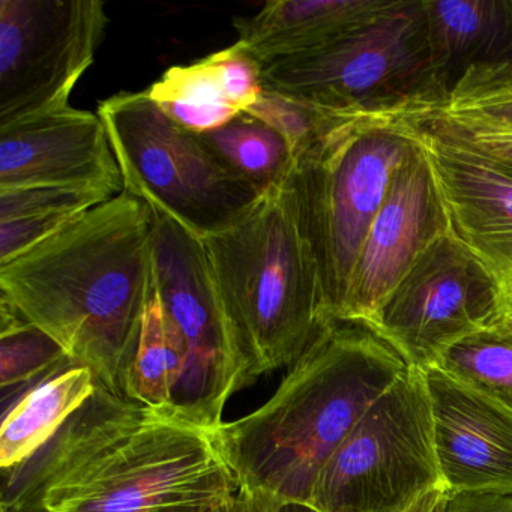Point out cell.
<instances>
[{"label":"cell","instance_id":"obj_30","mask_svg":"<svg viewBox=\"0 0 512 512\" xmlns=\"http://www.w3.org/2000/svg\"><path fill=\"white\" fill-rule=\"evenodd\" d=\"M446 491L436 490L433 493L427 494L422 497L415 506L407 509L406 512H443L446 502Z\"/></svg>","mask_w":512,"mask_h":512},{"label":"cell","instance_id":"obj_24","mask_svg":"<svg viewBox=\"0 0 512 512\" xmlns=\"http://www.w3.org/2000/svg\"><path fill=\"white\" fill-rule=\"evenodd\" d=\"M73 361L61 344L0 298V385L8 388L32 385L50 371Z\"/></svg>","mask_w":512,"mask_h":512},{"label":"cell","instance_id":"obj_22","mask_svg":"<svg viewBox=\"0 0 512 512\" xmlns=\"http://www.w3.org/2000/svg\"><path fill=\"white\" fill-rule=\"evenodd\" d=\"M200 136L233 173L260 191L290 175L292 157L283 137L248 113L241 112L229 124Z\"/></svg>","mask_w":512,"mask_h":512},{"label":"cell","instance_id":"obj_15","mask_svg":"<svg viewBox=\"0 0 512 512\" xmlns=\"http://www.w3.org/2000/svg\"><path fill=\"white\" fill-rule=\"evenodd\" d=\"M448 494H512V410L440 368L425 370Z\"/></svg>","mask_w":512,"mask_h":512},{"label":"cell","instance_id":"obj_13","mask_svg":"<svg viewBox=\"0 0 512 512\" xmlns=\"http://www.w3.org/2000/svg\"><path fill=\"white\" fill-rule=\"evenodd\" d=\"M412 142L371 224L335 322L373 328L404 275L449 230L430 164L421 146Z\"/></svg>","mask_w":512,"mask_h":512},{"label":"cell","instance_id":"obj_20","mask_svg":"<svg viewBox=\"0 0 512 512\" xmlns=\"http://www.w3.org/2000/svg\"><path fill=\"white\" fill-rule=\"evenodd\" d=\"M385 112L442 119L512 134V59L467 68L445 97Z\"/></svg>","mask_w":512,"mask_h":512},{"label":"cell","instance_id":"obj_29","mask_svg":"<svg viewBox=\"0 0 512 512\" xmlns=\"http://www.w3.org/2000/svg\"><path fill=\"white\" fill-rule=\"evenodd\" d=\"M443 512H512V494H448Z\"/></svg>","mask_w":512,"mask_h":512},{"label":"cell","instance_id":"obj_21","mask_svg":"<svg viewBox=\"0 0 512 512\" xmlns=\"http://www.w3.org/2000/svg\"><path fill=\"white\" fill-rule=\"evenodd\" d=\"M185 365L184 344L154 292L146 308L136 355L125 377V397L152 409H173Z\"/></svg>","mask_w":512,"mask_h":512},{"label":"cell","instance_id":"obj_8","mask_svg":"<svg viewBox=\"0 0 512 512\" xmlns=\"http://www.w3.org/2000/svg\"><path fill=\"white\" fill-rule=\"evenodd\" d=\"M443 490L425 371L407 370L329 458L308 505L317 512H406Z\"/></svg>","mask_w":512,"mask_h":512},{"label":"cell","instance_id":"obj_32","mask_svg":"<svg viewBox=\"0 0 512 512\" xmlns=\"http://www.w3.org/2000/svg\"><path fill=\"white\" fill-rule=\"evenodd\" d=\"M509 2H511V10H512V0H509Z\"/></svg>","mask_w":512,"mask_h":512},{"label":"cell","instance_id":"obj_19","mask_svg":"<svg viewBox=\"0 0 512 512\" xmlns=\"http://www.w3.org/2000/svg\"><path fill=\"white\" fill-rule=\"evenodd\" d=\"M263 65L236 41L190 65L169 68L146 94L157 104L229 106L245 112L265 91Z\"/></svg>","mask_w":512,"mask_h":512},{"label":"cell","instance_id":"obj_12","mask_svg":"<svg viewBox=\"0 0 512 512\" xmlns=\"http://www.w3.org/2000/svg\"><path fill=\"white\" fill-rule=\"evenodd\" d=\"M365 119L401 131L421 146L449 229L493 281L496 322L512 325V173L424 125Z\"/></svg>","mask_w":512,"mask_h":512},{"label":"cell","instance_id":"obj_28","mask_svg":"<svg viewBox=\"0 0 512 512\" xmlns=\"http://www.w3.org/2000/svg\"><path fill=\"white\" fill-rule=\"evenodd\" d=\"M275 500L239 490L235 496L203 505L167 506L149 512H274Z\"/></svg>","mask_w":512,"mask_h":512},{"label":"cell","instance_id":"obj_7","mask_svg":"<svg viewBox=\"0 0 512 512\" xmlns=\"http://www.w3.org/2000/svg\"><path fill=\"white\" fill-rule=\"evenodd\" d=\"M269 91L341 118L385 112L443 94L434 80L422 0L394 10L313 53L263 65Z\"/></svg>","mask_w":512,"mask_h":512},{"label":"cell","instance_id":"obj_3","mask_svg":"<svg viewBox=\"0 0 512 512\" xmlns=\"http://www.w3.org/2000/svg\"><path fill=\"white\" fill-rule=\"evenodd\" d=\"M406 370L368 326L329 323L265 404L215 430L241 490L308 505L329 458Z\"/></svg>","mask_w":512,"mask_h":512},{"label":"cell","instance_id":"obj_17","mask_svg":"<svg viewBox=\"0 0 512 512\" xmlns=\"http://www.w3.org/2000/svg\"><path fill=\"white\" fill-rule=\"evenodd\" d=\"M434 80L445 97L476 64L512 59L509 0H422Z\"/></svg>","mask_w":512,"mask_h":512},{"label":"cell","instance_id":"obj_16","mask_svg":"<svg viewBox=\"0 0 512 512\" xmlns=\"http://www.w3.org/2000/svg\"><path fill=\"white\" fill-rule=\"evenodd\" d=\"M400 0H272L233 20L238 41L262 65L317 52L370 25Z\"/></svg>","mask_w":512,"mask_h":512},{"label":"cell","instance_id":"obj_1","mask_svg":"<svg viewBox=\"0 0 512 512\" xmlns=\"http://www.w3.org/2000/svg\"><path fill=\"white\" fill-rule=\"evenodd\" d=\"M239 490L215 430L100 383L41 451L4 472L2 512H149Z\"/></svg>","mask_w":512,"mask_h":512},{"label":"cell","instance_id":"obj_4","mask_svg":"<svg viewBox=\"0 0 512 512\" xmlns=\"http://www.w3.org/2000/svg\"><path fill=\"white\" fill-rule=\"evenodd\" d=\"M247 386L292 367L328 326L322 277L289 176L226 229L202 239Z\"/></svg>","mask_w":512,"mask_h":512},{"label":"cell","instance_id":"obj_10","mask_svg":"<svg viewBox=\"0 0 512 512\" xmlns=\"http://www.w3.org/2000/svg\"><path fill=\"white\" fill-rule=\"evenodd\" d=\"M107 26L100 0H0V127L70 106Z\"/></svg>","mask_w":512,"mask_h":512},{"label":"cell","instance_id":"obj_11","mask_svg":"<svg viewBox=\"0 0 512 512\" xmlns=\"http://www.w3.org/2000/svg\"><path fill=\"white\" fill-rule=\"evenodd\" d=\"M496 320L493 281L449 229L418 257L370 329L407 367L425 371L437 367L449 347Z\"/></svg>","mask_w":512,"mask_h":512},{"label":"cell","instance_id":"obj_2","mask_svg":"<svg viewBox=\"0 0 512 512\" xmlns=\"http://www.w3.org/2000/svg\"><path fill=\"white\" fill-rule=\"evenodd\" d=\"M154 292V211L125 191L0 265V298L119 395Z\"/></svg>","mask_w":512,"mask_h":512},{"label":"cell","instance_id":"obj_31","mask_svg":"<svg viewBox=\"0 0 512 512\" xmlns=\"http://www.w3.org/2000/svg\"><path fill=\"white\" fill-rule=\"evenodd\" d=\"M274 512H317L313 506L307 503L277 502Z\"/></svg>","mask_w":512,"mask_h":512},{"label":"cell","instance_id":"obj_26","mask_svg":"<svg viewBox=\"0 0 512 512\" xmlns=\"http://www.w3.org/2000/svg\"><path fill=\"white\" fill-rule=\"evenodd\" d=\"M95 188H28L0 190V223L29 218H74L112 200Z\"/></svg>","mask_w":512,"mask_h":512},{"label":"cell","instance_id":"obj_23","mask_svg":"<svg viewBox=\"0 0 512 512\" xmlns=\"http://www.w3.org/2000/svg\"><path fill=\"white\" fill-rule=\"evenodd\" d=\"M437 368L512 410V325L494 322L463 338Z\"/></svg>","mask_w":512,"mask_h":512},{"label":"cell","instance_id":"obj_25","mask_svg":"<svg viewBox=\"0 0 512 512\" xmlns=\"http://www.w3.org/2000/svg\"><path fill=\"white\" fill-rule=\"evenodd\" d=\"M245 113L265 122L283 137L292 163L304 157L343 121L335 113L269 89Z\"/></svg>","mask_w":512,"mask_h":512},{"label":"cell","instance_id":"obj_9","mask_svg":"<svg viewBox=\"0 0 512 512\" xmlns=\"http://www.w3.org/2000/svg\"><path fill=\"white\" fill-rule=\"evenodd\" d=\"M155 292L184 344L187 365L173 409L209 430L223 424L244 364L202 239L154 212Z\"/></svg>","mask_w":512,"mask_h":512},{"label":"cell","instance_id":"obj_14","mask_svg":"<svg viewBox=\"0 0 512 512\" xmlns=\"http://www.w3.org/2000/svg\"><path fill=\"white\" fill-rule=\"evenodd\" d=\"M56 187L124 193L98 113L67 106L0 127V190Z\"/></svg>","mask_w":512,"mask_h":512},{"label":"cell","instance_id":"obj_6","mask_svg":"<svg viewBox=\"0 0 512 512\" xmlns=\"http://www.w3.org/2000/svg\"><path fill=\"white\" fill-rule=\"evenodd\" d=\"M124 191L199 239L226 229L265 191L233 173L145 92H119L98 104Z\"/></svg>","mask_w":512,"mask_h":512},{"label":"cell","instance_id":"obj_5","mask_svg":"<svg viewBox=\"0 0 512 512\" xmlns=\"http://www.w3.org/2000/svg\"><path fill=\"white\" fill-rule=\"evenodd\" d=\"M412 146L394 128L343 118L293 163L290 187L319 265L328 325L335 322L371 224Z\"/></svg>","mask_w":512,"mask_h":512},{"label":"cell","instance_id":"obj_27","mask_svg":"<svg viewBox=\"0 0 512 512\" xmlns=\"http://www.w3.org/2000/svg\"><path fill=\"white\" fill-rule=\"evenodd\" d=\"M158 106L176 124L197 134L217 130V128L229 124L235 116L241 113L233 107L215 106V104L167 103L158 104Z\"/></svg>","mask_w":512,"mask_h":512},{"label":"cell","instance_id":"obj_18","mask_svg":"<svg viewBox=\"0 0 512 512\" xmlns=\"http://www.w3.org/2000/svg\"><path fill=\"white\" fill-rule=\"evenodd\" d=\"M98 386L94 371L74 361L65 362L28 386L2 418V470L8 472L31 460L82 409Z\"/></svg>","mask_w":512,"mask_h":512}]
</instances>
